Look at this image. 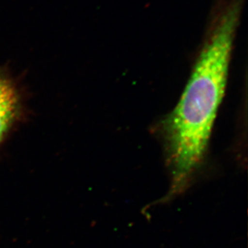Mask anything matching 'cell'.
Here are the masks:
<instances>
[{
  "label": "cell",
  "instance_id": "cell-2",
  "mask_svg": "<svg viewBox=\"0 0 248 248\" xmlns=\"http://www.w3.org/2000/svg\"><path fill=\"white\" fill-rule=\"evenodd\" d=\"M20 95L12 78L0 69V144L21 114Z\"/></svg>",
  "mask_w": 248,
  "mask_h": 248
},
{
  "label": "cell",
  "instance_id": "cell-1",
  "mask_svg": "<svg viewBox=\"0 0 248 248\" xmlns=\"http://www.w3.org/2000/svg\"><path fill=\"white\" fill-rule=\"evenodd\" d=\"M244 0H229L214 19L183 94L163 121L172 186L180 192L201 162L227 86L232 47Z\"/></svg>",
  "mask_w": 248,
  "mask_h": 248
}]
</instances>
